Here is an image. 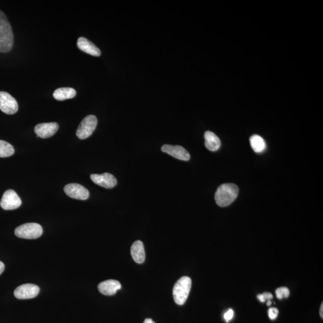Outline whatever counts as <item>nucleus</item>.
Returning <instances> with one entry per match:
<instances>
[{
    "instance_id": "obj_10",
    "label": "nucleus",
    "mask_w": 323,
    "mask_h": 323,
    "mask_svg": "<svg viewBox=\"0 0 323 323\" xmlns=\"http://www.w3.org/2000/svg\"><path fill=\"white\" fill-rule=\"evenodd\" d=\"M59 129V124L55 122L38 124L34 131L38 137L47 138L54 135Z\"/></svg>"
},
{
    "instance_id": "obj_7",
    "label": "nucleus",
    "mask_w": 323,
    "mask_h": 323,
    "mask_svg": "<svg viewBox=\"0 0 323 323\" xmlns=\"http://www.w3.org/2000/svg\"><path fill=\"white\" fill-rule=\"evenodd\" d=\"M0 109L7 114H14L18 111L16 100L5 92H0Z\"/></svg>"
},
{
    "instance_id": "obj_19",
    "label": "nucleus",
    "mask_w": 323,
    "mask_h": 323,
    "mask_svg": "<svg viewBox=\"0 0 323 323\" xmlns=\"http://www.w3.org/2000/svg\"><path fill=\"white\" fill-rule=\"evenodd\" d=\"M14 153V148L10 143L0 140V158H7L12 156Z\"/></svg>"
},
{
    "instance_id": "obj_8",
    "label": "nucleus",
    "mask_w": 323,
    "mask_h": 323,
    "mask_svg": "<svg viewBox=\"0 0 323 323\" xmlns=\"http://www.w3.org/2000/svg\"><path fill=\"white\" fill-rule=\"evenodd\" d=\"M64 192L70 198L79 200H87L90 197V192L79 184L71 183L65 186Z\"/></svg>"
},
{
    "instance_id": "obj_6",
    "label": "nucleus",
    "mask_w": 323,
    "mask_h": 323,
    "mask_svg": "<svg viewBox=\"0 0 323 323\" xmlns=\"http://www.w3.org/2000/svg\"><path fill=\"white\" fill-rule=\"evenodd\" d=\"M22 201L13 190L5 191L1 198L0 206L4 210H13L18 209L21 206Z\"/></svg>"
},
{
    "instance_id": "obj_25",
    "label": "nucleus",
    "mask_w": 323,
    "mask_h": 323,
    "mask_svg": "<svg viewBox=\"0 0 323 323\" xmlns=\"http://www.w3.org/2000/svg\"><path fill=\"white\" fill-rule=\"evenodd\" d=\"M257 299L261 302H265L266 301L264 297H263V295L260 294L257 295Z\"/></svg>"
},
{
    "instance_id": "obj_26",
    "label": "nucleus",
    "mask_w": 323,
    "mask_h": 323,
    "mask_svg": "<svg viewBox=\"0 0 323 323\" xmlns=\"http://www.w3.org/2000/svg\"><path fill=\"white\" fill-rule=\"evenodd\" d=\"M320 316H321L322 317V319H323V304L321 305V308H320Z\"/></svg>"
},
{
    "instance_id": "obj_21",
    "label": "nucleus",
    "mask_w": 323,
    "mask_h": 323,
    "mask_svg": "<svg viewBox=\"0 0 323 323\" xmlns=\"http://www.w3.org/2000/svg\"><path fill=\"white\" fill-rule=\"evenodd\" d=\"M278 313H279V311H278V309H277L276 308H270V309L268 310V315L269 319L272 320L276 319L277 318Z\"/></svg>"
},
{
    "instance_id": "obj_13",
    "label": "nucleus",
    "mask_w": 323,
    "mask_h": 323,
    "mask_svg": "<svg viewBox=\"0 0 323 323\" xmlns=\"http://www.w3.org/2000/svg\"><path fill=\"white\" fill-rule=\"evenodd\" d=\"M101 293L106 296H112L121 288V284L118 281L109 280L101 283L99 285Z\"/></svg>"
},
{
    "instance_id": "obj_9",
    "label": "nucleus",
    "mask_w": 323,
    "mask_h": 323,
    "mask_svg": "<svg viewBox=\"0 0 323 323\" xmlns=\"http://www.w3.org/2000/svg\"><path fill=\"white\" fill-rule=\"evenodd\" d=\"M39 292V287L35 284H25L17 287L14 295L17 299H29L36 297Z\"/></svg>"
},
{
    "instance_id": "obj_15",
    "label": "nucleus",
    "mask_w": 323,
    "mask_h": 323,
    "mask_svg": "<svg viewBox=\"0 0 323 323\" xmlns=\"http://www.w3.org/2000/svg\"><path fill=\"white\" fill-rule=\"evenodd\" d=\"M131 251L133 259L136 263H140V264L144 263L145 259H146V254H145L143 242L141 241H135L132 245Z\"/></svg>"
},
{
    "instance_id": "obj_14",
    "label": "nucleus",
    "mask_w": 323,
    "mask_h": 323,
    "mask_svg": "<svg viewBox=\"0 0 323 323\" xmlns=\"http://www.w3.org/2000/svg\"><path fill=\"white\" fill-rule=\"evenodd\" d=\"M78 48L82 51L94 56H100L101 51L100 49L95 45L91 41L85 37H80L77 43Z\"/></svg>"
},
{
    "instance_id": "obj_12",
    "label": "nucleus",
    "mask_w": 323,
    "mask_h": 323,
    "mask_svg": "<svg viewBox=\"0 0 323 323\" xmlns=\"http://www.w3.org/2000/svg\"><path fill=\"white\" fill-rule=\"evenodd\" d=\"M161 150L163 152L167 153L174 158L182 161H188L191 158V155L188 151L182 146L165 144L162 146Z\"/></svg>"
},
{
    "instance_id": "obj_27",
    "label": "nucleus",
    "mask_w": 323,
    "mask_h": 323,
    "mask_svg": "<svg viewBox=\"0 0 323 323\" xmlns=\"http://www.w3.org/2000/svg\"><path fill=\"white\" fill-rule=\"evenodd\" d=\"M144 323H155L154 322L152 319H147L145 320Z\"/></svg>"
},
{
    "instance_id": "obj_5",
    "label": "nucleus",
    "mask_w": 323,
    "mask_h": 323,
    "mask_svg": "<svg viewBox=\"0 0 323 323\" xmlns=\"http://www.w3.org/2000/svg\"><path fill=\"white\" fill-rule=\"evenodd\" d=\"M98 120L96 115H89L85 117L79 124L76 135L81 140L90 137L96 130Z\"/></svg>"
},
{
    "instance_id": "obj_4",
    "label": "nucleus",
    "mask_w": 323,
    "mask_h": 323,
    "mask_svg": "<svg viewBox=\"0 0 323 323\" xmlns=\"http://www.w3.org/2000/svg\"><path fill=\"white\" fill-rule=\"evenodd\" d=\"M14 234L20 238L37 239L42 235L43 228L38 223H25L16 227L14 230Z\"/></svg>"
},
{
    "instance_id": "obj_2",
    "label": "nucleus",
    "mask_w": 323,
    "mask_h": 323,
    "mask_svg": "<svg viewBox=\"0 0 323 323\" xmlns=\"http://www.w3.org/2000/svg\"><path fill=\"white\" fill-rule=\"evenodd\" d=\"M13 34L6 16L0 10V52L6 53L12 49Z\"/></svg>"
},
{
    "instance_id": "obj_11",
    "label": "nucleus",
    "mask_w": 323,
    "mask_h": 323,
    "mask_svg": "<svg viewBox=\"0 0 323 323\" xmlns=\"http://www.w3.org/2000/svg\"><path fill=\"white\" fill-rule=\"evenodd\" d=\"M91 179L97 185L106 189L113 188L117 185V180L112 174L106 173L102 174H92Z\"/></svg>"
},
{
    "instance_id": "obj_17",
    "label": "nucleus",
    "mask_w": 323,
    "mask_h": 323,
    "mask_svg": "<svg viewBox=\"0 0 323 323\" xmlns=\"http://www.w3.org/2000/svg\"><path fill=\"white\" fill-rule=\"evenodd\" d=\"M76 96V91L72 88H61L55 90L53 96L58 101H64L73 99Z\"/></svg>"
},
{
    "instance_id": "obj_16",
    "label": "nucleus",
    "mask_w": 323,
    "mask_h": 323,
    "mask_svg": "<svg viewBox=\"0 0 323 323\" xmlns=\"http://www.w3.org/2000/svg\"><path fill=\"white\" fill-rule=\"evenodd\" d=\"M206 142L205 145L207 149L212 152H215L220 149L221 141L220 139L214 132L207 131L204 134Z\"/></svg>"
},
{
    "instance_id": "obj_22",
    "label": "nucleus",
    "mask_w": 323,
    "mask_h": 323,
    "mask_svg": "<svg viewBox=\"0 0 323 323\" xmlns=\"http://www.w3.org/2000/svg\"><path fill=\"white\" fill-rule=\"evenodd\" d=\"M233 317V311L232 310H229L227 311L226 313L224 314V318L226 320V322H229L230 320H232Z\"/></svg>"
},
{
    "instance_id": "obj_24",
    "label": "nucleus",
    "mask_w": 323,
    "mask_h": 323,
    "mask_svg": "<svg viewBox=\"0 0 323 323\" xmlns=\"http://www.w3.org/2000/svg\"><path fill=\"white\" fill-rule=\"evenodd\" d=\"M5 266L3 263L0 261V275L4 271Z\"/></svg>"
},
{
    "instance_id": "obj_3",
    "label": "nucleus",
    "mask_w": 323,
    "mask_h": 323,
    "mask_svg": "<svg viewBox=\"0 0 323 323\" xmlns=\"http://www.w3.org/2000/svg\"><path fill=\"white\" fill-rule=\"evenodd\" d=\"M192 286V280L189 277H183L177 281L173 288V298L178 305H183L188 299Z\"/></svg>"
},
{
    "instance_id": "obj_23",
    "label": "nucleus",
    "mask_w": 323,
    "mask_h": 323,
    "mask_svg": "<svg viewBox=\"0 0 323 323\" xmlns=\"http://www.w3.org/2000/svg\"><path fill=\"white\" fill-rule=\"evenodd\" d=\"M262 295L263 296V297H264L265 300L269 301L273 298V296H272L271 293L265 292L263 293Z\"/></svg>"
},
{
    "instance_id": "obj_18",
    "label": "nucleus",
    "mask_w": 323,
    "mask_h": 323,
    "mask_svg": "<svg viewBox=\"0 0 323 323\" xmlns=\"http://www.w3.org/2000/svg\"><path fill=\"white\" fill-rule=\"evenodd\" d=\"M252 149L256 153H261L266 149V143L262 137L258 135H252L250 138Z\"/></svg>"
},
{
    "instance_id": "obj_28",
    "label": "nucleus",
    "mask_w": 323,
    "mask_h": 323,
    "mask_svg": "<svg viewBox=\"0 0 323 323\" xmlns=\"http://www.w3.org/2000/svg\"><path fill=\"white\" fill-rule=\"evenodd\" d=\"M271 304H272V302L270 300L268 301L267 302L268 306H270Z\"/></svg>"
},
{
    "instance_id": "obj_20",
    "label": "nucleus",
    "mask_w": 323,
    "mask_h": 323,
    "mask_svg": "<svg viewBox=\"0 0 323 323\" xmlns=\"http://www.w3.org/2000/svg\"><path fill=\"white\" fill-rule=\"evenodd\" d=\"M275 293L277 298L279 299L288 298L290 295L289 289L285 287H279L276 290Z\"/></svg>"
},
{
    "instance_id": "obj_1",
    "label": "nucleus",
    "mask_w": 323,
    "mask_h": 323,
    "mask_svg": "<svg viewBox=\"0 0 323 323\" xmlns=\"http://www.w3.org/2000/svg\"><path fill=\"white\" fill-rule=\"evenodd\" d=\"M239 189L235 184L226 183L219 186L215 194L216 204L219 207L229 206L238 197Z\"/></svg>"
}]
</instances>
